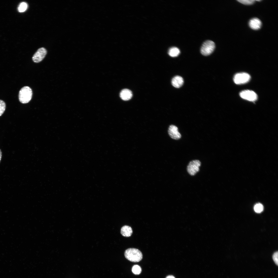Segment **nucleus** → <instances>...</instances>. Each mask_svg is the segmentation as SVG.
Listing matches in <instances>:
<instances>
[{"label":"nucleus","instance_id":"9d476101","mask_svg":"<svg viewBox=\"0 0 278 278\" xmlns=\"http://www.w3.org/2000/svg\"><path fill=\"white\" fill-rule=\"evenodd\" d=\"M120 96L123 100L127 101L131 99L132 96V93L130 90L127 89H125L121 91Z\"/></svg>","mask_w":278,"mask_h":278},{"label":"nucleus","instance_id":"6ab92c4d","mask_svg":"<svg viewBox=\"0 0 278 278\" xmlns=\"http://www.w3.org/2000/svg\"><path fill=\"white\" fill-rule=\"evenodd\" d=\"M278 251H277L274 253L273 256V260L277 265L278 264Z\"/></svg>","mask_w":278,"mask_h":278},{"label":"nucleus","instance_id":"7ed1b4c3","mask_svg":"<svg viewBox=\"0 0 278 278\" xmlns=\"http://www.w3.org/2000/svg\"><path fill=\"white\" fill-rule=\"evenodd\" d=\"M215 47V45L213 41L207 40L203 44L201 49V52L204 56H208L213 51Z\"/></svg>","mask_w":278,"mask_h":278},{"label":"nucleus","instance_id":"4468645a","mask_svg":"<svg viewBox=\"0 0 278 278\" xmlns=\"http://www.w3.org/2000/svg\"><path fill=\"white\" fill-rule=\"evenodd\" d=\"M263 205L261 203H258L256 204L254 207V210L255 212L259 213L263 210Z\"/></svg>","mask_w":278,"mask_h":278},{"label":"nucleus","instance_id":"2eb2a0df","mask_svg":"<svg viewBox=\"0 0 278 278\" xmlns=\"http://www.w3.org/2000/svg\"><path fill=\"white\" fill-rule=\"evenodd\" d=\"M132 271L134 274L138 275L140 274L141 272V268L140 267L137 265H135L132 268Z\"/></svg>","mask_w":278,"mask_h":278},{"label":"nucleus","instance_id":"dca6fc26","mask_svg":"<svg viewBox=\"0 0 278 278\" xmlns=\"http://www.w3.org/2000/svg\"><path fill=\"white\" fill-rule=\"evenodd\" d=\"M27 4L26 3L24 2H22L20 4L18 7V10L20 12H24L27 10Z\"/></svg>","mask_w":278,"mask_h":278},{"label":"nucleus","instance_id":"a211bd4d","mask_svg":"<svg viewBox=\"0 0 278 278\" xmlns=\"http://www.w3.org/2000/svg\"><path fill=\"white\" fill-rule=\"evenodd\" d=\"M239 2L245 5H251L253 4L255 1L254 0H239Z\"/></svg>","mask_w":278,"mask_h":278},{"label":"nucleus","instance_id":"39448f33","mask_svg":"<svg viewBox=\"0 0 278 278\" xmlns=\"http://www.w3.org/2000/svg\"><path fill=\"white\" fill-rule=\"evenodd\" d=\"M201 165L200 162L198 160L191 161L187 167V170L191 175H195L199 170V167Z\"/></svg>","mask_w":278,"mask_h":278},{"label":"nucleus","instance_id":"ddd939ff","mask_svg":"<svg viewBox=\"0 0 278 278\" xmlns=\"http://www.w3.org/2000/svg\"><path fill=\"white\" fill-rule=\"evenodd\" d=\"M180 53L179 49L176 47H172L169 50L168 54L171 57H173L178 56Z\"/></svg>","mask_w":278,"mask_h":278},{"label":"nucleus","instance_id":"f257e3e1","mask_svg":"<svg viewBox=\"0 0 278 278\" xmlns=\"http://www.w3.org/2000/svg\"><path fill=\"white\" fill-rule=\"evenodd\" d=\"M125 258L129 261L133 262H138L142 258L141 252L137 249L129 248L126 249L124 253Z\"/></svg>","mask_w":278,"mask_h":278},{"label":"nucleus","instance_id":"f03ea898","mask_svg":"<svg viewBox=\"0 0 278 278\" xmlns=\"http://www.w3.org/2000/svg\"><path fill=\"white\" fill-rule=\"evenodd\" d=\"M32 95V92L31 89L28 86H24L21 89L19 92V100L23 103H28L31 100Z\"/></svg>","mask_w":278,"mask_h":278},{"label":"nucleus","instance_id":"6e6552de","mask_svg":"<svg viewBox=\"0 0 278 278\" xmlns=\"http://www.w3.org/2000/svg\"><path fill=\"white\" fill-rule=\"evenodd\" d=\"M170 136L172 139L177 140L181 137V135L178 131V129L176 126L171 125L170 126L168 130Z\"/></svg>","mask_w":278,"mask_h":278},{"label":"nucleus","instance_id":"aec40b11","mask_svg":"<svg viewBox=\"0 0 278 278\" xmlns=\"http://www.w3.org/2000/svg\"><path fill=\"white\" fill-rule=\"evenodd\" d=\"M166 278H175V277L172 275H169L167 276Z\"/></svg>","mask_w":278,"mask_h":278},{"label":"nucleus","instance_id":"f8f14e48","mask_svg":"<svg viewBox=\"0 0 278 278\" xmlns=\"http://www.w3.org/2000/svg\"><path fill=\"white\" fill-rule=\"evenodd\" d=\"M133 232L132 228L130 226L125 225L123 226L121 229V233L122 236L125 237H129Z\"/></svg>","mask_w":278,"mask_h":278},{"label":"nucleus","instance_id":"412c9836","mask_svg":"<svg viewBox=\"0 0 278 278\" xmlns=\"http://www.w3.org/2000/svg\"><path fill=\"white\" fill-rule=\"evenodd\" d=\"M2 157V152H1V150L0 149V161H1V159Z\"/></svg>","mask_w":278,"mask_h":278},{"label":"nucleus","instance_id":"1a4fd4ad","mask_svg":"<svg viewBox=\"0 0 278 278\" xmlns=\"http://www.w3.org/2000/svg\"><path fill=\"white\" fill-rule=\"evenodd\" d=\"M250 27L254 30H257L259 29L262 25V22L258 18H255L250 20L249 22Z\"/></svg>","mask_w":278,"mask_h":278},{"label":"nucleus","instance_id":"9b49d317","mask_svg":"<svg viewBox=\"0 0 278 278\" xmlns=\"http://www.w3.org/2000/svg\"><path fill=\"white\" fill-rule=\"evenodd\" d=\"M184 83L183 78L180 76H177L173 78L171 81L172 85L175 87L179 88L181 87Z\"/></svg>","mask_w":278,"mask_h":278},{"label":"nucleus","instance_id":"0eeeda50","mask_svg":"<svg viewBox=\"0 0 278 278\" xmlns=\"http://www.w3.org/2000/svg\"><path fill=\"white\" fill-rule=\"evenodd\" d=\"M47 54V50L44 47L38 49L32 57L33 61L35 63L41 62L45 57Z\"/></svg>","mask_w":278,"mask_h":278},{"label":"nucleus","instance_id":"423d86ee","mask_svg":"<svg viewBox=\"0 0 278 278\" xmlns=\"http://www.w3.org/2000/svg\"><path fill=\"white\" fill-rule=\"evenodd\" d=\"M239 95L243 99L251 101H255L257 98L256 94L254 91L249 90H245L241 91Z\"/></svg>","mask_w":278,"mask_h":278},{"label":"nucleus","instance_id":"20e7f679","mask_svg":"<svg viewBox=\"0 0 278 278\" xmlns=\"http://www.w3.org/2000/svg\"><path fill=\"white\" fill-rule=\"evenodd\" d=\"M250 79V75L248 73L242 72L236 74L233 77V81L236 84H240L245 83L248 82Z\"/></svg>","mask_w":278,"mask_h":278},{"label":"nucleus","instance_id":"f3484780","mask_svg":"<svg viewBox=\"0 0 278 278\" xmlns=\"http://www.w3.org/2000/svg\"><path fill=\"white\" fill-rule=\"evenodd\" d=\"M6 105L3 101L0 100V116L4 113L6 108Z\"/></svg>","mask_w":278,"mask_h":278}]
</instances>
